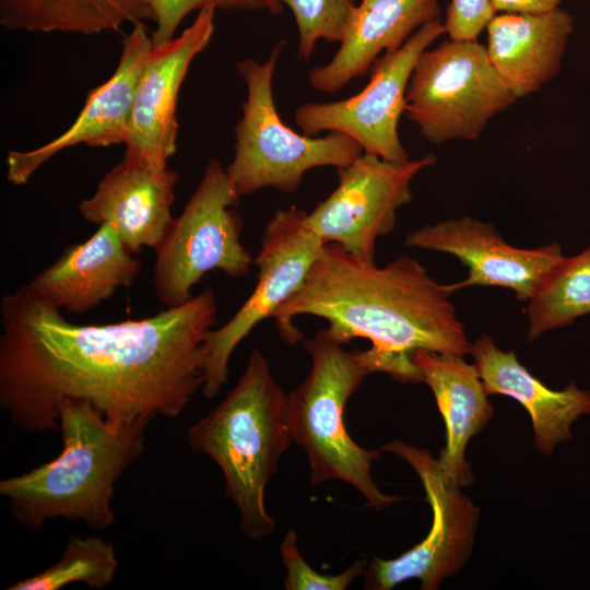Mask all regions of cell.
Masks as SVG:
<instances>
[{
  "label": "cell",
  "instance_id": "obj_1",
  "mask_svg": "<svg viewBox=\"0 0 590 590\" xmlns=\"http://www.w3.org/2000/svg\"><path fill=\"white\" fill-rule=\"evenodd\" d=\"M217 311L205 288L152 317L76 324L23 285L0 302V405L27 434L58 429L69 398L119 423L177 417L202 389Z\"/></svg>",
  "mask_w": 590,
  "mask_h": 590
},
{
  "label": "cell",
  "instance_id": "obj_2",
  "mask_svg": "<svg viewBox=\"0 0 590 590\" xmlns=\"http://www.w3.org/2000/svg\"><path fill=\"white\" fill-rule=\"evenodd\" d=\"M446 286L409 256L384 267L362 261L338 244H326L300 290L272 317L280 337L297 344L298 316L324 319L329 334L341 344L367 339L376 373L401 382H421L412 354L428 350L471 354L464 328Z\"/></svg>",
  "mask_w": 590,
  "mask_h": 590
},
{
  "label": "cell",
  "instance_id": "obj_3",
  "mask_svg": "<svg viewBox=\"0 0 590 590\" xmlns=\"http://www.w3.org/2000/svg\"><path fill=\"white\" fill-rule=\"evenodd\" d=\"M148 424L114 422L88 401L64 399L59 406L58 457L0 482L11 517L34 532L59 518L93 531L109 528L115 521V485L142 456Z\"/></svg>",
  "mask_w": 590,
  "mask_h": 590
},
{
  "label": "cell",
  "instance_id": "obj_4",
  "mask_svg": "<svg viewBox=\"0 0 590 590\" xmlns=\"http://www.w3.org/2000/svg\"><path fill=\"white\" fill-rule=\"evenodd\" d=\"M187 441L221 470L241 532L251 540L271 535L276 521L267 510L266 489L293 440L287 394L259 349L226 397L188 428Z\"/></svg>",
  "mask_w": 590,
  "mask_h": 590
},
{
  "label": "cell",
  "instance_id": "obj_5",
  "mask_svg": "<svg viewBox=\"0 0 590 590\" xmlns=\"http://www.w3.org/2000/svg\"><path fill=\"white\" fill-rule=\"evenodd\" d=\"M327 329L304 342L310 357L306 378L287 394L292 440L306 455L314 486L342 481L354 487L367 506L381 509L400 500L387 495L371 476L381 456L357 445L344 424V409L364 378L375 373L366 351L349 352Z\"/></svg>",
  "mask_w": 590,
  "mask_h": 590
},
{
  "label": "cell",
  "instance_id": "obj_6",
  "mask_svg": "<svg viewBox=\"0 0 590 590\" xmlns=\"http://www.w3.org/2000/svg\"><path fill=\"white\" fill-rule=\"evenodd\" d=\"M284 44V40L276 43L263 62L246 58L236 64L247 95L234 128V156L226 174L240 197L263 188L293 193L310 169L342 168L363 154L361 145L346 134H299L283 123L274 103L272 82Z\"/></svg>",
  "mask_w": 590,
  "mask_h": 590
},
{
  "label": "cell",
  "instance_id": "obj_7",
  "mask_svg": "<svg viewBox=\"0 0 590 590\" xmlns=\"http://www.w3.org/2000/svg\"><path fill=\"white\" fill-rule=\"evenodd\" d=\"M239 199L226 168L219 160H210L182 212L173 219L155 249L153 286L164 308L190 300L193 286L211 271L232 279L247 275L255 258L241 243L243 220L232 209Z\"/></svg>",
  "mask_w": 590,
  "mask_h": 590
},
{
  "label": "cell",
  "instance_id": "obj_8",
  "mask_svg": "<svg viewBox=\"0 0 590 590\" xmlns=\"http://www.w3.org/2000/svg\"><path fill=\"white\" fill-rule=\"evenodd\" d=\"M517 99L484 45L448 38L416 60L404 114L433 144L476 141L488 121Z\"/></svg>",
  "mask_w": 590,
  "mask_h": 590
},
{
  "label": "cell",
  "instance_id": "obj_9",
  "mask_svg": "<svg viewBox=\"0 0 590 590\" xmlns=\"http://www.w3.org/2000/svg\"><path fill=\"white\" fill-rule=\"evenodd\" d=\"M381 451L397 455L416 472L433 511V522L425 539L400 556L374 557L363 574L364 587L390 590L405 580L417 579L423 590L438 589L469 559L480 508L462 494V486L428 450L393 440L384 445Z\"/></svg>",
  "mask_w": 590,
  "mask_h": 590
},
{
  "label": "cell",
  "instance_id": "obj_10",
  "mask_svg": "<svg viewBox=\"0 0 590 590\" xmlns=\"http://www.w3.org/2000/svg\"><path fill=\"white\" fill-rule=\"evenodd\" d=\"M296 206L279 209L266 225L261 247L253 260L257 284L236 314L205 338L202 392L215 398L228 380V365L237 346L304 285L323 246Z\"/></svg>",
  "mask_w": 590,
  "mask_h": 590
},
{
  "label": "cell",
  "instance_id": "obj_11",
  "mask_svg": "<svg viewBox=\"0 0 590 590\" xmlns=\"http://www.w3.org/2000/svg\"><path fill=\"white\" fill-rule=\"evenodd\" d=\"M444 34L440 19L426 23L398 50L385 52L373 63L369 82L359 93L337 102L304 104L295 111L296 125L307 135L340 132L354 139L364 153L409 161L398 132L409 81L420 55Z\"/></svg>",
  "mask_w": 590,
  "mask_h": 590
},
{
  "label": "cell",
  "instance_id": "obj_12",
  "mask_svg": "<svg viewBox=\"0 0 590 590\" xmlns=\"http://www.w3.org/2000/svg\"><path fill=\"white\" fill-rule=\"evenodd\" d=\"M435 163L433 154L391 162L363 152L337 169L338 186L307 213V224L322 243L374 263L377 239L394 229L398 210L412 200L413 179Z\"/></svg>",
  "mask_w": 590,
  "mask_h": 590
},
{
  "label": "cell",
  "instance_id": "obj_13",
  "mask_svg": "<svg viewBox=\"0 0 590 590\" xmlns=\"http://www.w3.org/2000/svg\"><path fill=\"white\" fill-rule=\"evenodd\" d=\"M214 19V8L202 9L178 36L153 45L135 87L125 155L167 167L177 149L179 90L191 62L212 39Z\"/></svg>",
  "mask_w": 590,
  "mask_h": 590
},
{
  "label": "cell",
  "instance_id": "obj_14",
  "mask_svg": "<svg viewBox=\"0 0 590 590\" xmlns=\"http://www.w3.org/2000/svg\"><path fill=\"white\" fill-rule=\"evenodd\" d=\"M404 245L456 256L469 269L465 280L445 285L452 292L467 286L510 288L528 300L544 275L562 258L560 245L552 243L522 249L506 243L495 226L470 216L422 226L405 236Z\"/></svg>",
  "mask_w": 590,
  "mask_h": 590
},
{
  "label": "cell",
  "instance_id": "obj_15",
  "mask_svg": "<svg viewBox=\"0 0 590 590\" xmlns=\"http://www.w3.org/2000/svg\"><path fill=\"white\" fill-rule=\"evenodd\" d=\"M154 45L143 22L132 25L122 39L118 64L111 76L93 88L74 122L48 143L28 151H10L7 179L24 185L45 163L79 144L105 148L125 144L135 87Z\"/></svg>",
  "mask_w": 590,
  "mask_h": 590
},
{
  "label": "cell",
  "instance_id": "obj_16",
  "mask_svg": "<svg viewBox=\"0 0 590 590\" xmlns=\"http://www.w3.org/2000/svg\"><path fill=\"white\" fill-rule=\"evenodd\" d=\"M179 175L125 155L102 178L92 197L79 205L93 224H110L132 253L157 248L174 216L175 187Z\"/></svg>",
  "mask_w": 590,
  "mask_h": 590
},
{
  "label": "cell",
  "instance_id": "obj_17",
  "mask_svg": "<svg viewBox=\"0 0 590 590\" xmlns=\"http://www.w3.org/2000/svg\"><path fill=\"white\" fill-rule=\"evenodd\" d=\"M135 258L110 224L98 225L85 241L67 248L49 267L24 286L43 303L84 315L129 287L139 275Z\"/></svg>",
  "mask_w": 590,
  "mask_h": 590
},
{
  "label": "cell",
  "instance_id": "obj_18",
  "mask_svg": "<svg viewBox=\"0 0 590 590\" xmlns=\"http://www.w3.org/2000/svg\"><path fill=\"white\" fill-rule=\"evenodd\" d=\"M439 16L438 0H362L333 58L308 72L310 85L327 94L340 91L368 73L381 52L398 50L418 28Z\"/></svg>",
  "mask_w": 590,
  "mask_h": 590
},
{
  "label": "cell",
  "instance_id": "obj_19",
  "mask_svg": "<svg viewBox=\"0 0 590 590\" xmlns=\"http://www.w3.org/2000/svg\"><path fill=\"white\" fill-rule=\"evenodd\" d=\"M573 30L574 19L562 8L540 14L496 13L486 26V52L519 99L558 74Z\"/></svg>",
  "mask_w": 590,
  "mask_h": 590
},
{
  "label": "cell",
  "instance_id": "obj_20",
  "mask_svg": "<svg viewBox=\"0 0 590 590\" xmlns=\"http://www.w3.org/2000/svg\"><path fill=\"white\" fill-rule=\"evenodd\" d=\"M471 355L487 394H503L518 401L529 413L534 446L551 455L555 446L571 437V423L590 414V392L574 382L552 390L521 365L514 351H502L484 334L472 344Z\"/></svg>",
  "mask_w": 590,
  "mask_h": 590
},
{
  "label": "cell",
  "instance_id": "obj_21",
  "mask_svg": "<svg viewBox=\"0 0 590 590\" xmlns=\"http://www.w3.org/2000/svg\"><path fill=\"white\" fill-rule=\"evenodd\" d=\"M411 358L421 382L430 388L446 425V445L438 460L455 482L471 485L474 479L465 461V448L493 416L477 369L464 356L428 350H417Z\"/></svg>",
  "mask_w": 590,
  "mask_h": 590
},
{
  "label": "cell",
  "instance_id": "obj_22",
  "mask_svg": "<svg viewBox=\"0 0 590 590\" xmlns=\"http://www.w3.org/2000/svg\"><path fill=\"white\" fill-rule=\"evenodd\" d=\"M153 19L151 0H0L11 32L99 35Z\"/></svg>",
  "mask_w": 590,
  "mask_h": 590
},
{
  "label": "cell",
  "instance_id": "obj_23",
  "mask_svg": "<svg viewBox=\"0 0 590 590\" xmlns=\"http://www.w3.org/2000/svg\"><path fill=\"white\" fill-rule=\"evenodd\" d=\"M590 314V247L562 258L544 275L528 305V339L570 324Z\"/></svg>",
  "mask_w": 590,
  "mask_h": 590
},
{
  "label": "cell",
  "instance_id": "obj_24",
  "mask_svg": "<svg viewBox=\"0 0 590 590\" xmlns=\"http://www.w3.org/2000/svg\"><path fill=\"white\" fill-rule=\"evenodd\" d=\"M118 567L119 560L110 542L101 536L72 534L58 562L7 590H60L75 582L101 590L113 582Z\"/></svg>",
  "mask_w": 590,
  "mask_h": 590
},
{
  "label": "cell",
  "instance_id": "obj_25",
  "mask_svg": "<svg viewBox=\"0 0 590 590\" xmlns=\"http://www.w3.org/2000/svg\"><path fill=\"white\" fill-rule=\"evenodd\" d=\"M287 5L298 28V54L308 60L319 40L340 43L356 4L353 0H272Z\"/></svg>",
  "mask_w": 590,
  "mask_h": 590
},
{
  "label": "cell",
  "instance_id": "obj_26",
  "mask_svg": "<svg viewBox=\"0 0 590 590\" xmlns=\"http://www.w3.org/2000/svg\"><path fill=\"white\" fill-rule=\"evenodd\" d=\"M281 560L286 569L283 586L286 590H345L367 566L355 559L338 575H323L307 564L297 546V533L288 530L280 545Z\"/></svg>",
  "mask_w": 590,
  "mask_h": 590
},
{
  "label": "cell",
  "instance_id": "obj_27",
  "mask_svg": "<svg viewBox=\"0 0 590 590\" xmlns=\"http://www.w3.org/2000/svg\"><path fill=\"white\" fill-rule=\"evenodd\" d=\"M155 30L152 34L154 44H161L175 37L176 31L193 11L205 8L220 10L267 11L280 14L283 8L272 0H151Z\"/></svg>",
  "mask_w": 590,
  "mask_h": 590
},
{
  "label": "cell",
  "instance_id": "obj_28",
  "mask_svg": "<svg viewBox=\"0 0 590 590\" xmlns=\"http://www.w3.org/2000/svg\"><path fill=\"white\" fill-rule=\"evenodd\" d=\"M495 14L491 0H450L442 23L449 38L475 40Z\"/></svg>",
  "mask_w": 590,
  "mask_h": 590
},
{
  "label": "cell",
  "instance_id": "obj_29",
  "mask_svg": "<svg viewBox=\"0 0 590 590\" xmlns=\"http://www.w3.org/2000/svg\"><path fill=\"white\" fill-rule=\"evenodd\" d=\"M495 13L540 14L558 9L563 0H491Z\"/></svg>",
  "mask_w": 590,
  "mask_h": 590
}]
</instances>
